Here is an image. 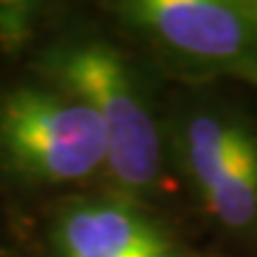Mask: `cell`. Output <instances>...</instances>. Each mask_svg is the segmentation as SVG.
Listing matches in <instances>:
<instances>
[{
  "label": "cell",
  "mask_w": 257,
  "mask_h": 257,
  "mask_svg": "<svg viewBox=\"0 0 257 257\" xmlns=\"http://www.w3.org/2000/svg\"><path fill=\"white\" fill-rule=\"evenodd\" d=\"M0 152L35 178L69 182L107 163V140L82 99L22 88L0 103Z\"/></svg>",
  "instance_id": "cell-1"
},
{
  "label": "cell",
  "mask_w": 257,
  "mask_h": 257,
  "mask_svg": "<svg viewBox=\"0 0 257 257\" xmlns=\"http://www.w3.org/2000/svg\"><path fill=\"white\" fill-rule=\"evenodd\" d=\"M62 77L77 99L99 116L107 140V165L131 189H146L159 174V138L126 67L103 45H82L60 62Z\"/></svg>",
  "instance_id": "cell-2"
},
{
  "label": "cell",
  "mask_w": 257,
  "mask_h": 257,
  "mask_svg": "<svg viewBox=\"0 0 257 257\" xmlns=\"http://www.w3.org/2000/svg\"><path fill=\"white\" fill-rule=\"evenodd\" d=\"M138 26L182 54L257 79V26L240 5L212 0H142L124 5Z\"/></svg>",
  "instance_id": "cell-3"
},
{
  "label": "cell",
  "mask_w": 257,
  "mask_h": 257,
  "mask_svg": "<svg viewBox=\"0 0 257 257\" xmlns=\"http://www.w3.org/2000/svg\"><path fill=\"white\" fill-rule=\"evenodd\" d=\"M187 155L210 212L231 229L257 219V144L242 126L199 116L189 124Z\"/></svg>",
  "instance_id": "cell-4"
},
{
  "label": "cell",
  "mask_w": 257,
  "mask_h": 257,
  "mask_svg": "<svg viewBox=\"0 0 257 257\" xmlns=\"http://www.w3.org/2000/svg\"><path fill=\"white\" fill-rule=\"evenodd\" d=\"M58 244L64 257H176L163 234L126 208L88 204L60 223Z\"/></svg>",
  "instance_id": "cell-5"
},
{
  "label": "cell",
  "mask_w": 257,
  "mask_h": 257,
  "mask_svg": "<svg viewBox=\"0 0 257 257\" xmlns=\"http://www.w3.org/2000/svg\"><path fill=\"white\" fill-rule=\"evenodd\" d=\"M240 7H242V11L248 15V20L257 26V3H240Z\"/></svg>",
  "instance_id": "cell-6"
}]
</instances>
